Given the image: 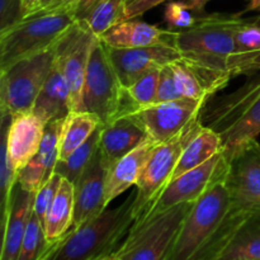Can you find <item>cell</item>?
<instances>
[{
  "label": "cell",
  "mask_w": 260,
  "mask_h": 260,
  "mask_svg": "<svg viewBox=\"0 0 260 260\" xmlns=\"http://www.w3.org/2000/svg\"><path fill=\"white\" fill-rule=\"evenodd\" d=\"M250 212H251V213H254V215H256V216H260V205L255 206V207L251 208Z\"/></svg>",
  "instance_id": "7bdbcfd3"
},
{
  "label": "cell",
  "mask_w": 260,
  "mask_h": 260,
  "mask_svg": "<svg viewBox=\"0 0 260 260\" xmlns=\"http://www.w3.org/2000/svg\"><path fill=\"white\" fill-rule=\"evenodd\" d=\"M160 69L155 68L147 71L146 74L137 79L132 85L124 88L123 91V104L119 112L118 117L124 111L136 108V107H145L156 102L157 84H159Z\"/></svg>",
  "instance_id": "1f68e13d"
},
{
  "label": "cell",
  "mask_w": 260,
  "mask_h": 260,
  "mask_svg": "<svg viewBox=\"0 0 260 260\" xmlns=\"http://www.w3.org/2000/svg\"><path fill=\"white\" fill-rule=\"evenodd\" d=\"M234 37L239 50L240 74L255 75L260 71V20H245L236 14Z\"/></svg>",
  "instance_id": "4316f807"
},
{
  "label": "cell",
  "mask_w": 260,
  "mask_h": 260,
  "mask_svg": "<svg viewBox=\"0 0 260 260\" xmlns=\"http://www.w3.org/2000/svg\"><path fill=\"white\" fill-rule=\"evenodd\" d=\"M62 121L57 119L46 124L40 150L18 173V183L28 192L36 194L43 183L55 173V167L58 161V136Z\"/></svg>",
  "instance_id": "ac0fdd59"
},
{
  "label": "cell",
  "mask_w": 260,
  "mask_h": 260,
  "mask_svg": "<svg viewBox=\"0 0 260 260\" xmlns=\"http://www.w3.org/2000/svg\"><path fill=\"white\" fill-rule=\"evenodd\" d=\"M221 151L222 139L220 135L210 127L202 126L197 135L185 146L170 180L200 167Z\"/></svg>",
  "instance_id": "484cf974"
},
{
  "label": "cell",
  "mask_w": 260,
  "mask_h": 260,
  "mask_svg": "<svg viewBox=\"0 0 260 260\" xmlns=\"http://www.w3.org/2000/svg\"><path fill=\"white\" fill-rule=\"evenodd\" d=\"M95 36L76 22L56 46V60L61 66L70 91L71 112L83 111L84 84Z\"/></svg>",
  "instance_id": "7c38bea8"
},
{
  "label": "cell",
  "mask_w": 260,
  "mask_h": 260,
  "mask_svg": "<svg viewBox=\"0 0 260 260\" xmlns=\"http://www.w3.org/2000/svg\"><path fill=\"white\" fill-rule=\"evenodd\" d=\"M101 132L102 126L80 147H78L68 159L58 160L55 167V172L75 185L80 175L83 174L85 168L90 162V160L93 159L96 150L99 149Z\"/></svg>",
  "instance_id": "f1b7e54d"
},
{
  "label": "cell",
  "mask_w": 260,
  "mask_h": 260,
  "mask_svg": "<svg viewBox=\"0 0 260 260\" xmlns=\"http://www.w3.org/2000/svg\"><path fill=\"white\" fill-rule=\"evenodd\" d=\"M228 167L229 162L223 152H218L200 167L170 180L137 218L157 215L182 203L196 202L211 185L218 180L225 179Z\"/></svg>",
  "instance_id": "30bf717a"
},
{
  "label": "cell",
  "mask_w": 260,
  "mask_h": 260,
  "mask_svg": "<svg viewBox=\"0 0 260 260\" xmlns=\"http://www.w3.org/2000/svg\"><path fill=\"white\" fill-rule=\"evenodd\" d=\"M101 126V119L90 112H70L61 123L58 136V160L68 159Z\"/></svg>",
  "instance_id": "d4e9b609"
},
{
  "label": "cell",
  "mask_w": 260,
  "mask_h": 260,
  "mask_svg": "<svg viewBox=\"0 0 260 260\" xmlns=\"http://www.w3.org/2000/svg\"><path fill=\"white\" fill-rule=\"evenodd\" d=\"M250 216L231 206L225 179L218 180L193 203L168 260H220Z\"/></svg>",
  "instance_id": "6da1fadb"
},
{
  "label": "cell",
  "mask_w": 260,
  "mask_h": 260,
  "mask_svg": "<svg viewBox=\"0 0 260 260\" xmlns=\"http://www.w3.org/2000/svg\"><path fill=\"white\" fill-rule=\"evenodd\" d=\"M107 173L108 170L103 161L101 150L98 149L75 184V212L73 229L80 228L107 210Z\"/></svg>",
  "instance_id": "9a60e30c"
},
{
  "label": "cell",
  "mask_w": 260,
  "mask_h": 260,
  "mask_svg": "<svg viewBox=\"0 0 260 260\" xmlns=\"http://www.w3.org/2000/svg\"><path fill=\"white\" fill-rule=\"evenodd\" d=\"M220 260H249V259H241V258H221Z\"/></svg>",
  "instance_id": "ee69618b"
},
{
  "label": "cell",
  "mask_w": 260,
  "mask_h": 260,
  "mask_svg": "<svg viewBox=\"0 0 260 260\" xmlns=\"http://www.w3.org/2000/svg\"><path fill=\"white\" fill-rule=\"evenodd\" d=\"M102 259V258H101ZM101 259H95V260H101Z\"/></svg>",
  "instance_id": "f6af8a7d"
},
{
  "label": "cell",
  "mask_w": 260,
  "mask_h": 260,
  "mask_svg": "<svg viewBox=\"0 0 260 260\" xmlns=\"http://www.w3.org/2000/svg\"><path fill=\"white\" fill-rule=\"evenodd\" d=\"M66 0H23V8H24V17L35 13L42 12V10L51 9L57 5L62 4Z\"/></svg>",
  "instance_id": "f35d334b"
},
{
  "label": "cell",
  "mask_w": 260,
  "mask_h": 260,
  "mask_svg": "<svg viewBox=\"0 0 260 260\" xmlns=\"http://www.w3.org/2000/svg\"><path fill=\"white\" fill-rule=\"evenodd\" d=\"M62 177L58 173H53L45 183L42 187L38 189V192L35 196V203H33V212L38 216L41 221H45L46 213L52 203L53 198L56 197L58 188H60Z\"/></svg>",
  "instance_id": "e575fe53"
},
{
  "label": "cell",
  "mask_w": 260,
  "mask_h": 260,
  "mask_svg": "<svg viewBox=\"0 0 260 260\" xmlns=\"http://www.w3.org/2000/svg\"><path fill=\"white\" fill-rule=\"evenodd\" d=\"M221 258L260 260V216L251 213L235 234Z\"/></svg>",
  "instance_id": "83f0119b"
},
{
  "label": "cell",
  "mask_w": 260,
  "mask_h": 260,
  "mask_svg": "<svg viewBox=\"0 0 260 260\" xmlns=\"http://www.w3.org/2000/svg\"><path fill=\"white\" fill-rule=\"evenodd\" d=\"M236 14L198 17L190 28L175 32L174 46L212 98L240 76L239 50L234 37Z\"/></svg>",
  "instance_id": "7a4b0ae2"
},
{
  "label": "cell",
  "mask_w": 260,
  "mask_h": 260,
  "mask_svg": "<svg viewBox=\"0 0 260 260\" xmlns=\"http://www.w3.org/2000/svg\"><path fill=\"white\" fill-rule=\"evenodd\" d=\"M206 103L207 102L205 101L180 98L164 103L136 107L124 111L121 116L134 119L145 129L150 139L156 144H161L177 136L187 124L197 118Z\"/></svg>",
  "instance_id": "8fae6325"
},
{
  "label": "cell",
  "mask_w": 260,
  "mask_h": 260,
  "mask_svg": "<svg viewBox=\"0 0 260 260\" xmlns=\"http://www.w3.org/2000/svg\"><path fill=\"white\" fill-rule=\"evenodd\" d=\"M200 121L220 135L222 152L230 161L260 135V75L233 93L212 96L201 111Z\"/></svg>",
  "instance_id": "3957f363"
},
{
  "label": "cell",
  "mask_w": 260,
  "mask_h": 260,
  "mask_svg": "<svg viewBox=\"0 0 260 260\" xmlns=\"http://www.w3.org/2000/svg\"><path fill=\"white\" fill-rule=\"evenodd\" d=\"M23 18V0H0V32L15 25Z\"/></svg>",
  "instance_id": "8d00e7d4"
},
{
  "label": "cell",
  "mask_w": 260,
  "mask_h": 260,
  "mask_svg": "<svg viewBox=\"0 0 260 260\" xmlns=\"http://www.w3.org/2000/svg\"><path fill=\"white\" fill-rule=\"evenodd\" d=\"M170 68L174 74L175 84L182 98L193 99V101H210L211 96L208 95L202 81L189 65H187L183 60H179L170 63Z\"/></svg>",
  "instance_id": "d6a6232c"
},
{
  "label": "cell",
  "mask_w": 260,
  "mask_h": 260,
  "mask_svg": "<svg viewBox=\"0 0 260 260\" xmlns=\"http://www.w3.org/2000/svg\"><path fill=\"white\" fill-rule=\"evenodd\" d=\"M149 139L145 129L127 116H121L111 123L102 124L99 150L107 170L119 159Z\"/></svg>",
  "instance_id": "d6986e66"
},
{
  "label": "cell",
  "mask_w": 260,
  "mask_h": 260,
  "mask_svg": "<svg viewBox=\"0 0 260 260\" xmlns=\"http://www.w3.org/2000/svg\"><path fill=\"white\" fill-rule=\"evenodd\" d=\"M123 91L106 45L96 37L86 70L83 111L95 114L106 126L118 117L123 104Z\"/></svg>",
  "instance_id": "ba28073f"
},
{
  "label": "cell",
  "mask_w": 260,
  "mask_h": 260,
  "mask_svg": "<svg viewBox=\"0 0 260 260\" xmlns=\"http://www.w3.org/2000/svg\"><path fill=\"white\" fill-rule=\"evenodd\" d=\"M35 196V193L25 190L18 183L14 187L8 212L2 217L3 243L0 260H17L33 212Z\"/></svg>",
  "instance_id": "2e32d148"
},
{
  "label": "cell",
  "mask_w": 260,
  "mask_h": 260,
  "mask_svg": "<svg viewBox=\"0 0 260 260\" xmlns=\"http://www.w3.org/2000/svg\"><path fill=\"white\" fill-rule=\"evenodd\" d=\"M256 10H260V0H246V8L244 10H241L240 13H238V14L241 17L245 13L256 12Z\"/></svg>",
  "instance_id": "60d3db41"
},
{
  "label": "cell",
  "mask_w": 260,
  "mask_h": 260,
  "mask_svg": "<svg viewBox=\"0 0 260 260\" xmlns=\"http://www.w3.org/2000/svg\"><path fill=\"white\" fill-rule=\"evenodd\" d=\"M57 243H48L43 222L32 212L17 260H47Z\"/></svg>",
  "instance_id": "4dcf8cb0"
},
{
  "label": "cell",
  "mask_w": 260,
  "mask_h": 260,
  "mask_svg": "<svg viewBox=\"0 0 260 260\" xmlns=\"http://www.w3.org/2000/svg\"><path fill=\"white\" fill-rule=\"evenodd\" d=\"M225 184L231 205L250 211L260 205V144L258 140L246 145L229 161Z\"/></svg>",
  "instance_id": "4fadbf2b"
},
{
  "label": "cell",
  "mask_w": 260,
  "mask_h": 260,
  "mask_svg": "<svg viewBox=\"0 0 260 260\" xmlns=\"http://www.w3.org/2000/svg\"><path fill=\"white\" fill-rule=\"evenodd\" d=\"M76 22L101 37L109 28L127 19L126 0H76Z\"/></svg>",
  "instance_id": "603a6c76"
},
{
  "label": "cell",
  "mask_w": 260,
  "mask_h": 260,
  "mask_svg": "<svg viewBox=\"0 0 260 260\" xmlns=\"http://www.w3.org/2000/svg\"><path fill=\"white\" fill-rule=\"evenodd\" d=\"M167 2H169V0H126L127 19H135L137 17H141L149 10L154 9L157 5Z\"/></svg>",
  "instance_id": "74e56055"
},
{
  "label": "cell",
  "mask_w": 260,
  "mask_h": 260,
  "mask_svg": "<svg viewBox=\"0 0 260 260\" xmlns=\"http://www.w3.org/2000/svg\"><path fill=\"white\" fill-rule=\"evenodd\" d=\"M32 112L46 124L63 119L71 112L68 81L57 60H55L52 70L36 99Z\"/></svg>",
  "instance_id": "7402d4cb"
},
{
  "label": "cell",
  "mask_w": 260,
  "mask_h": 260,
  "mask_svg": "<svg viewBox=\"0 0 260 260\" xmlns=\"http://www.w3.org/2000/svg\"><path fill=\"white\" fill-rule=\"evenodd\" d=\"M12 114H2V147H0V189H2V217L9 208L13 190L18 183V173L13 165L8 149V129Z\"/></svg>",
  "instance_id": "f546056e"
},
{
  "label": "cell",
  "mask_w": 260,
  "mask_h": 260,
  "mask_svg": "<svg viewBox=\"0 0 260 260\" xmlns=\"http://www.w3.org/2000/svg\"><path fill=\"white\" fill-rule=\"evenodd\" d=\"M175 30L161 29L157 25L136 19H126L109 28L99 40L109 47L137 48L174 42ZM174 45V43H173Z\"/></svg>",
  "instance_id": "ffe728a7"
},
{
  "label": "cell",
  "mask_w": 260,
  "mask_h": 260,
  "mask_svg": "<svg viewBox=\"0 0 260 260\" xmlns=\"http://www.w3.org/2000/svg\"><path fill=\"white\" fill-rule=\"evenodd\" d=\"M56 46L0 70L2 114L15 116L32 112L36 99L55 63Z\"/></svg>",
  "instance_id": "52a82bcc"
},
{
  "label": "cell",
  "mask_w": 260,
  "mask_h": 260,
  "mask_svg": "<svg viewBox=\"0 0 260 260\" xmlns=\"http://www.w3.org/2000/svg\"><path fill=\"white\" fill-rule=\"evenodd\" d=\"M45 129L46 123L33 112L12 116L8 129V149L17 173L38 152Z\"/></svg>",
  "instance_id": "e0dca14e"
},
{
  "label": "cell",
  "mask_w": 260,
  "mask_h": 260,
  "mask_svg": "<svg viewBox=\"0 0 260 260\" xmlns=\"http://www.w3.org/2000/svg\"><path fill=\"white\" fill-rule=\"evenodd\" d=\"M106 47L123 88H128L137 79L152 69L162 68L182 60V56L173 43L137 48Z\"/></svg>",
  "instance_id": "5bb4252c"
},
{
  "label": "cell",
  "mask_w": 260,
  "mask_h": 260,
  "mask_svg": "<svg viewBox=\"0 0 260 260\" xmlns=\"http://www.w3.org/2000/svg\"><path fill=\"white\" fill-rule=\"evenodd\" d=\"M180 98H182V96H180L179 91H178L172 68H170V65L162 66V68L160 69L156 102H155V103H164V102L177 101V99Z\"/></svg>",
  "instance_id": "d590c367"
},
{
  "label": "cell",
  "mask_w": 260,
  "mask_h": 260,
  "mask_svg": "<svg viewBox=\"0 0 260 260\" xmlns=\"http://www.w3.org/2000/svg\"><path fill=\"white\" fill-rule=\"evenodd\" d=\"M74 212H75V185L62 178L56 197L53 198L43 221L46 239L48 243H57L70 233L74 225Z\"/></svg>",
  "instance_id": "cb8c5ba5"
},
{
  "label": "cell",
  "mask_w": 260,
  "mask_h": 260,
  "mask_svg": "<svg viewBox=\"0 0 260 260\" xmlns=\"http://www.w3.org/2000/svg\"><path fill=\"white\" fill-rule=\"evenodd\" d=\"M193 203L135 220L116 253L121 260H168Z\"/></svg>",
  "instance_id": "8992f818"
},
{
  "label": "cell",
  "mask_w": 260,
  "mask_h": 260,
  "mask_svg": "<svg viewBox=\"0 0 260 260\" xmlns=\"http://www.w3.org/2000/svg\"><path fill=\"white\" fill-rule=\"evenodd\" d=\"M210 2L211 0H185V3L189 5L190 9L194 13H202L205 10L206 5Z\"/></svg>",
  "instance_id": "ab89813d"
},
{
  "label": "cell",
  "mask_w": 260,
  "mask_h": 260,
  "mask_svg": "<svg viewBox=\"0 0 260 260\" xmlns=\"http://www.w3.org/2000/svg\"><path fill=\"white\" fill-rule=\"evenodd\" d=\"M136 193L63 236L47 260H95L113 253L134 225Z\"/></svg>",
  "instance_id": "277c9868"
},
{
  "label": "cell",
  "mask_w": 260,
  "mask_h": 260,
  "mask_svg": "<svg viewBox=\"0 0 260 260\" xmlns=\"http://www.w3.org/2000/svg\"><path fill=\"white\" fill-rule=\"evenodd\" d=\"M157 145L152 139H146L141 145L131 152L119 159L107 173L106 203L107 206L117 197L126 192L132 185H136L140 174L151 154L152 149Z\"/></svg>",
  "instance_id": "44dd1931"
},
{
  "label": "cell",
  "mask_w": 260,
  "mask_h": 260,
  "mask_svg": "<svg viewBox=\"0 0 260 260\" xmlns=\"http://www.w3.org/2000/svg\"><path fill=\"white\" fill-rule=\"evenodd\" d=\"M193 13L194 12L190 9L185 0L168 3L164 12V22L167 23V28L175 32L188 29L198 19V17H196Z\"/></svg>",
  "instance_id": "836d02e7"
},
{
  "label": "cell",
  "mask_w": 260,
  "mask_h": 260,
  "mask_svg": "<svg viewBox=\"0 0 260 260\" xmlns=\"http://www.w3.org/2000/svg\"><path fill=\"white\" fill-rule=\"evenodd\" d=\"M101 260H121V258L118 256V254L116 253V251H113V253L108 254V255L103 256Z\"/></svg>",
  "instance_id": "b9f144b4"
},
{
  "label": "cell",
  "mask_w": 260,
  "mask_h": 260,
  "mask_svg": "<svg viewBox=\"0 0 260 260\" xmlns=\"http://www.w3.org/2000/svg\"><path fill=\"white\" fill-rule=\"evenodd\" d=\"M76 0L27 15L0 32V70L12 63L55 47L76 23Z\"/></svg>",
  "instance_id": "5b68a950"
},
{
  "label": "cell",
  "mask_w": 260,
  "mask_h": 260,
  "mask_svg": "<svg viewBox=\"0 0 260 260\" xmlns=\"http://www.w3.org/2000/svg\"><path fill=\"white\" fill-rule=\"evenodd\" d=\"M202 126L203 124L201 123L200 116H198L189 124H187L177 136L161 144L155 145L136 183L137 190L136 200H135L136 218L145 208L149 207L150 203L170 182L173 172L185 146L197 135Z\"/></svg>",
  "instance_id": "9c48e42d"
}]
</instances>
